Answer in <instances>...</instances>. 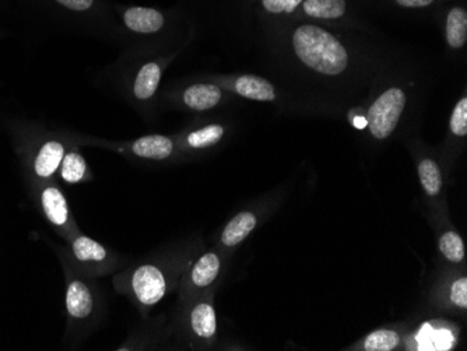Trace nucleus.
Here are the masks:
<instances>
[{
    "mask_svg": "<svg viewBox=\"0 0 467 351\" xmlns=\"http://www.w3.org/2000/svg\"><path fill=\"white\" fill-rule=\"evenodd\" d=\"M223 99V90L213 83H198L189 86L183 91L182 101L193 111H207L219 106Z\"/></svg>",
    "mask_w": 467,
    "mask_h": 351,
    "instance_id": "obj_10",
    "label": "nucleus"
},
{
    "mask_svg": "<svg viewBox=\"0 0 467 351\" xmlns=\"http://www.w3.org/2000/svg\"><path fill=\"white\" fill-rule=\"evenodd\" d=\"M67 150L69 146L67 141L55 135L42 139L36 144L31 154L30 169L34 180L38 181L39 185L54 180Z\"/></svg>",
    "mask_w": 467,
    "mask_h": 351,
    "instance_id": "obj_7",
    "label": "nucleus"
},
{
    "mask_svg": "<svg viewBox=\"0 0 467 351\" xmlns=\"http://www.w3.org/2000/svg\"><path fill=\"white\" fill-rule=\"evenodd\" d=\"M451 300L455 305L461 306V308H467V279L462 277V279L456 280L451 288Z\"/></svg>",
    "mask_w": 467,
    "mask_h": 351,
    "instance_id": "obj_26",
    "label": "nucleus"
},
{
    "mask_svg": "<svg viewBox=\"0 0 467 351\" xmlns=\"http://www.w3.org/2000/svg\"><path fill=\"white\" fill-rule=\"evenodd\" d=\"M366 125H367L366 120H363V119H356V127H357V128H364V127H366Z\"/></svg>",
    "mask_w": 467,
    "mask_h": 351,
    "instance_id": "obj_28",
    "label": "nucleus"
},
{
    "mask_svg": "<svg viewBox=\"0 0 467 351\" xmlns=\"http://www.w3.org/2000/svg\"><path fill=\"white\" fill-rule=\"evenodd\" d=\"M234 91L244 98L254 101H275V91L266 78L254 75H244L234 81Z\"/></svg>",
    "mask_w": 467,
    "mask_h": 351,
    "instance_id": "obj_12",
    "label": "nucleus"
},
{
    "mask_svg": "<svg viewBox=\"0 0 467 351\" xmlns=\"http://www.w3.org/2000/svg\"><path fill=\"white\" fill-rule=\"evenodd\" d=\"M123 26L135 34H156L164 27L165 17L161 12L151 7L117 6Z\"/></svg>",
    "mask_w": 467,
    "mask_h": 351,
    "instance_id": "obj_9",
    "label": "nucleus"
},
{
    "mask_svg": "<svg viewBox=\"0 0 467 351\" xmlns=\"http://www.w3.org/2000/svg\"><path fill=\"white\" fill-rule=\"evenodd\" d=\"M99 146H107L111 150L119 151V153H130V156L138 157L144 160H160L168 159L174 153V141L168 136L149 135L143 138L136 139L133 141H126V143H109L104 140H93Z\"/></svg>",
    "mask_w": 467,
    "mask_h": 351,
    "instance_id": "obj_8",
    "label": "nucleus"
},
{
    "mask_svg": "<svg viewBox=\"0 0 467 351\" xmlns=\"http://www.w3.org/2000/svg\"><path fill=\"white\" fill-rule=\"evenodd\" d=\"M405 106L406 94L401 88H393L385 91L369 108L367 125L372 136L377 139H387L392 135Z\"/></svg>",
    "mask_w": 467,
    "mask_h": 351,
    "instance_id": "obj_6",
    "label": "nucleus"
},
{
    "mask_svg": "<svg viewBox=\"0 0 467 351\" xmlns=\"http://www.w3.org/2000/svg\"><path fill=\"white\" fill-rule=\"evenodd\" d=\"M115 288L120 294L132 297L143 308L156 305L167 293V280L156 264L144 263L133 267L130 274L115 276Z\"/></svg>",
    "mask_w": 467,
    "mask_h": 351,
    "instance_id": "obj_2",
    "label": "nucleus"
},
{
    "mask_svg": "<svg viewBox=\"0 0 467 351\" xmlns=\"http://www.w3.org/2000/svg\"><path fill=\"white\" fill-rule=\"evenodd\" d=\"M434 0H396V4L405 7H426Z\"/></svg>",
    "mask_w": 467,
    "mask_h": 351,
    "instance_id": "obj_27",
    "label": "nucleus"
},
{
    "mask_svg": "<svg viewBox=\"0 0 467 351\" xmlns=\"http://www.w3.org/2000/svg\"><path fill=\"white\" fill-rule=\"evenodd\" d=\"M57 9L75 15H91L99 7V0H48Z\"/></svg>",
    "mask_w": 467,
    "mask_h": 351,
    "instance_id": "obj_23",
    "label": "nucleus"
},
{
    "mask_svg": "<svg viewBox=\"0 0 467 351\" xmlns=\"http://www.w3.org/2000/svg\"><path fill=\"white\" fill-rule=\"evenodd\" d=\"M420 182L427 195L437 196L442 188V175L440 167L432 160H422L419 165Z\"/></svg>",
    "mask_w": 467,
    "mask_h": 351,
    "instance_id": "obj_20",
    "label": "nucleus"
},
{
    "mask_svg": "<svg viewBox=\"0 0 467 351\" xmlns=\"http://www.w3.org/2000/svg\"><path fill=\"white\" fill-rule=\"evenodd\" d=\"M67 274V294L65 306L67 316L75 325H88L97 315L99 300L93 285L88 282V277L78 274L69 262L63 261Z\"/></svg>",
    "mask_w": 467,
    "mask_h": 351,
    "instance_id": "obj_4",
    "label": "nucleus"
},
{
    "mask_svg": "<svg viewBox=\"0 0 467 351\" xmlns=\"http://www.w3.org/2000/svg\"><path fill=\"white\" fill-rule=\"evenodd\" d=\"M451 130L455 133L456 136H466L467 135V98H462L461 101L456 104L455 109H453L452 117H451Z\"/></svg>",
    "mask_w": 467,
    "mask_h": 351,
    "instance_id": "obj_24",
    "label": "nucleus"
},
{
    "mask_svg": "<svg viewBox=\"0 0 467 351\" xmlns=\"http://www.w3.org/2000/svg\"><path fill=\"white\" fill-rule=\"evenodd\" d=\"M440 250L448 261L455 262V263L463 261V241H462V238L459 237V234H456V232H450L441 237Z\"/></svg>",
    "mask_w": 467,
    "mask_h": 351,
    "instance_id": "obj_22",
    "label": "nucleus"
},
{
    "mask_svg": "<svg viewBox=\"0 0 467 351\" xmlns=\"http://www.w3.org/2000/svg\"><path fill=\"white\" fill-rule=\"evenodd\" d=\"M224 127L217 125V123H212V125H206V127L201 128V129L189 132L186 135L185 143L189 149H195V150L213 148L224 138Z\"/></svg>",
    "mask_w": 467,
    "mask_h": 351,
    "instance_id": "obj_17",
    "label": "nucleus"
},
{
    "mask_svg": "<svg viewBox=\"0 0 467 351\" xmlns=\"http://www.w3.org/2000/svg\"><path fill=\"white\" fill-rule=\"evenodd\" d=\"M293 46L296 57L315 72L337 76L348 67V55L345 46L335 36L317 26L306 25L296 28Z\"/></svg>",
    "mask_w": 467,
    "mask_h": 351,
    "instance_id": "obj_1",
    "label": "nucleus"
},
{
    "mask_svg": "<svg viewBox=\"0 0 467 351\" xmlns=\"http://www.w3.org/2000/svg\"><path fill=\"white\" fill-rule=\"evenodd\" d=\"M67 243L70 253L67 262L88 279L109 276L119 267V259L114 253L81 232Z\"/></svg>",
    "mask_w": 467,
    "mask_h": 351,
    "instance_id": "obj_3",
    "label": "nucleus"
},
{
    "mask_svg": "<svg viewBox=\"0 0 467 351\" xmlns=\"http://www.w3.org/2000/svg\"><path fill=\"white\" fill-rule=\"evenodd\" d=\"M348 9L346 0H304V12L311 17L338 18Z\"/></svg>",
    "mask_w": 467,
    "mask_h": 351,
    "instance_id": "obj_19",
    "label": "nucleus"
},
{
    "mask_svg": "<svg viewBox=\"0 0 467 351\" xmlns=\"http://www.w3.org/2000/svg\"><path fill=\"white\" fill-rule=\"evenodd\" d=\"M399 336L393 330L379 329L367 336L364 348L367 351H390L398 347Z\"/></svg>",
    "mask_w": 467,
    "mask_h": 351,
    "instance_id": "obj_21",
    "label": "nucleus"
},
{
    "mask_svg": "<svg viewBox=\"0 0 467 351\" xmlns=\"http://www.w3.org/2000/svg\"><path fill=\"white\" fill-rule=\"evenodd\" d=\"M191 327L196 336L212 339L217 332L216 313L212 304L199 303L191 311Z\"/></svg>",
    "mask_w": 467,
    "mask_h": 351,
    "instance_id": "obj_14",
    "label": "nucleus"
},
{
    "mask_svg": "<svg viewBox=\"0 0 467 351\" xmlns=\"http://www.w3.org/2000/svg\"><path fill=\"white\" fill-rule=\"evenodd\" d=\"M39 206L49 224L67 243L80 232L69 201L57 183L48 181L39 185Z\"/></svg>",
    "mask_w": 467,
    "mask_h": 351,
    "instance_id": "obj_5",
    "label": "nucleus"
},
{
    "mask_svg": "<svg viewBox=\"0 0 467 351\" xmlns=\"http://www.w3.org/2000/svg\"><path fill=\"white\" fill-rule=\"evenodd\" d=\"M303 2L304 0H262L265 9L273 15L294 12Z\"/></svg>",
    "mask_w": 467,
    "mask_h": 351,
    "instance_id": "obj_25",
    "label": "nucleus"
},
{
    "mask_svg": "<svg viewBox=\"0 0 467 351\" xmlns=\"http://www.w3.org/2000/svg\"><path fill=\"white\" fill-rule=\"evenodd\" d=\"M447 41L452 48H462L467 41V13L462 7H453L448 13Z\"/></svg>",
    "mask_w": 467,
    "mask_h": 351,
    "instance_id": "obj_18",
    "label": "nucleus"
},
{
    "mask_svg": "<svg viewBox=\"0 0 467 351\" xmlns=\"http://www.w3.org/2000/svg\"><path fill=\"white\" fill-rule=\"evenodd\" d=\"M60 177L67 183H80L90 178L88 172V165L86 159L78 153L76 149H69L63 157L62 164H60Z\"/></svg>",
    "mask_w": 467,
    "mask_h": 351,
    "instance_id": "obj_16",
    "label": "nucleus"
},
{
    "mask_svg": "<svg viewBox=\"0 0 467 351\" xmlns=\"http://www.w3.org/2000/svg\"><path fill=\"white\" fill-rule=\"evenodd\" d=\"M222 269V261L214 253H207L196 262L191 272V283L196 288L209 287L213 284Z\"/></svg>",
    "mask_w": 467,
    "mask_h": 351,
    "instance_id": "obj_15",
    "label": "nucleus"
},
{
    "mask_svg": "<svg viewBox=\"0 0 467 351\" xmlns=\"http://www.w3.org/2000/svg\"><path fill=\"white\" fill-rule=\"evenodd\" d=\"M162 69L157 62H147L136 73L132 94L138 101H149L156 96L161 80Z\"/></svg>",
    "mask_w": 467,
    "mask_h": 351,
    "instance_id": "obj_11",
    "label": "nucleus"
},
{
    "mask_svg": "<svg viewBox=\"0 0 467 351\" xmlns=\"http://www.w3.org/2000/svg\"><path fill=\"white\" fill-rule=\"evenodd\" d=\"M256 224H258V220H256L254 213L243 212V213L237 214L225 225L224 232L222 234V243L228 248L237 246L254 232Z\"/></svg>",
    "mask_w": 467,
    "mask_h": 351,
    "instance_id": "obj_13",
    "label": "nucleus"
}]
</instances>
